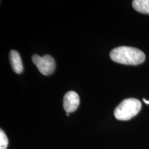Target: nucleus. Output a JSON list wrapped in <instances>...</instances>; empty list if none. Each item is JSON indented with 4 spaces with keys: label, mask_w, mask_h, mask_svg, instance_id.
<instances>
[{
    "label": "nucleus",
    "mask_w": 149,
    "mask_h": 149,
    "mask_svg": "<svg viewBox=\"0 0 149 149\" xmlns=\"http://www.w3.org/2000/svg\"><path fill=\"white\" fill-rule=\"evenodd\" d=\"M32 61L40 72L44 75H49L53 73L55 69V59L51 55H46L40 57L37 55H33Z\"/></svg>",
    "instance_id": "7ed1b4c3"
},
{
    "label": "nucleus",
    "mask_w": 149,
    "mask_h": 149,
    "mask_svg": "<svg viewBox=\"0 0 149 149\" xmlns=\"http://www.w3.org/2000/svg\"><path fill=\"white\" fill-rule=\"evenodd\" d=\"M79 97L74 91H68L65 94L63 100V107L66 113L75 111L79 105Z\"/></svg>",
    "instance_id": "20e7f679"
},
{
    "label": "nucleus",
    "mask_w": 149,
    "mask_h": 149,
    "mask_svg": "<svg viewBox=\"0 0 149 149\" xmlns=\"http://www.w3.org/2000/svg\"><path fill=\"white\" fill-rule=\"evenodd\" d=\"M110 57L115 62L125 65H138L146 59L144 53L138 48L130 46H119L110 53Z\"/></svg>",
    "instance_id": "f257e3e1"
},
{
    "label": "nucleus",
    "mask_w": 149,
    "mask_h": 149,
    "mask_svg": "<svg viewBox=\"0 0 149 149\" xmlns=\"http://www.w3.org/2000/svg\"><path fill=\"white\" fill-rule=\"evenodd\" d=\"M9 59L13 71L17 74L22 73L24 70V66L18 52L14 50L11 51L9 53Z\"/></svg>",
    "instance_id": "39448f33"
},
{
    "label": "nucleus",
    "mask_w": 149,
    "mask_h": 149,
    "mask_svg": "<svg viewBox=\"0 0 149 149\" xmlns=\"http://www.w3.org/2000/svg\"><path fill=\"white\" fill-rule=\"evenodd\" d=\"M8 145V139L3 130H0V149H6Z\"/></svg>",
    "instance_id": "0eeeda50"
},
{
    "label": "nucleus",
    "mask_w": 149,
    "mask_h": 149,
    "mask_svg": "<svg viewBox=\"0 0 149 149\" xmlns=\"http://www.w3.org/2000/svg\"><path fill=\"white\" fill-rule=\"evenodd\" d=\"M68 115H69V113H66V116H68Z\"/></svg>",
    "instance_id": "1a4fd4ad"
},
{
    "label": "nucleus",
    "mask_w": 149,
    "mask_h": 149,
    "mask_svg": "<svg viewBox=\"0 0 149 149\" xmlns=\"http://www.w3.org/2000/svg\"><path fill=\"white\" fill-rule=\"evenodd\" d=\"M143 101H144L146 104H149V100H146V99H143Z\"/></svg>",
    "instance_id": "6e6552de"
},
{
    "label": "nucleus",
    "mask_w": 149,
    "mask_h": 149,
    "mask_svg": "<svg viewBox=\"0 0 149 149\" xmlns=\"http://www.w3.org/2000/svg\"><path fill=\"white\" fill-rule=\"evenodd\" d=\"M141 109V103L135 98L123 100L114 111L115 118L118 120L127 121L136 116Z\"/></svg>",
    "instance_id": "f03ea898"
},
{
    "label": "nucleus",
    "mask_w": 149,
    "mask_h": 149,
    "mask_svg": "<svg viewBox=\"0 0 149 149\" xmlns=\"http://www.w3.org/2000/svg\"><path fill=\"white\" fill-rule=\"evenodd\" d=\"M133 7L137 12L149 15V0H134Z\"/></svg>",
    "instance_id": "423d86ee"
}]
</instances>
